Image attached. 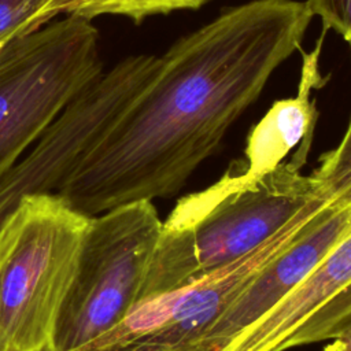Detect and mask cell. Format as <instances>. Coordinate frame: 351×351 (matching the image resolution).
I'll return each mask as SVG.
<instances>
[{
    "instance_id": "cell-1",
    "label": "cell",
    "mask_w": 351,
    "mask_h": 351,
    "mask_svg": "<svg viewBox=\"0 0 351 351\" xmlns=\"http://www.w3.org/2000/svg\"><path fill=\"white\" fill-rule=\"evenodd\" d=\"M311 18L306 1L251 0L178 38L58 193L88 215L176 195L302 49Z\"/></svg>"
},
{
    "instance_id": "cell-2",
    "label": "cell",
    "mask_w": 351,
    "mask_h": 351,
    "mask_svg": "<svg viewBox=\"0 0 351 351\" xmlns=\"http://www.w3.org/2000/svg\"><path fill=\"white\" fill-rule=\"evenodd\" d=\"M306 160L293 154L258 174L237 160L218 181L180 199L162 221L138 298L217 271L266 243L304 210L336 199L313 174L302 173Z\"/></svg>"
},
{
    "instance_id": "cell-3",
    "label": "cell",
    "mask_w": 351,
    "mask_h": 351,
    "mask_svg": "<svg viewBox=\"0 0 351 351\" xmlns=\"http://www.w3.org/2000/svg\"><path fill=\"white\" fill-rule=\"evenodd\" d=\"M89 218L58 192L21 200L0 233V351H53Z\"/></svg>"
},
{
    "instance_id": "cell-4",
    "label": "cell",
    "mask_w": 351,
    "mask_h": 351,
    "mask_svg": "<svg viewBox=\"0 0 351 351\" xmlns=\"http://www.w3.org/2000/svg\"><path fill=\"white\" fill-rule=\"evenodd\" d=\"M99 30L64 15L0 51V178L103 74Z\"/></svg>"
},
{
    "instance_id": "cell-5",
    "label": "cell",
    "mask_w": 351,
    "mask_h": 351,
    "mask_svg": "<svg viewBox=\"0 0 351 351\" xmlns=\"http://www.w3.org/2000/svg\"><path fill=\"white\" fill-rule=\"evenodd\" d=\"M160 228L148 200L90 215L53 351H88L123 319L138 298Z\"/></svg>"
},
{
    "instance_id": "cell-6",
    "label": "cell",
    "mask_w": 351,
    "mask_h": 351,
    "mask_svg": "<svg viewBox=\"0 0 351 351\" xmlns=\"http://www.w3.org/2000/svg\"><path fill=\"white\" fill-rule=\"evenodd\" d=\"M152 70L148 55H130L82 90L0 178V233L30 193L58 192L137 96Z\"/></svg>"
},
{
    "instance_id": "cell-7",
    "label": "cell",
    "mask_w": 351,
    "mask_h": 351,
    "mask_svg": "<svg viewBox=\"0 0 351 351\" xmlns=\"http://www.w3.org/2000/svg\"><path fill=\"white\" fill-rule=\"evenodd\" d=\"M328 203L330 202L304 210L243 258L170 291V303L163 322L133 336H104L88 351H192L254 276L296 241Z\"/></svg>"
},
{
    "instance_id": "cell-8",
    "label": "cell",
    "mask_w": 351,
    "mask_h": 351,
    "mask_svg": "<svg viewBox=\"0 0 351 351\" xmlns=\"http://www.w3.org/2000/svg\"><path fill=\"white\" fill-rule=\"evenodd\" d=\"M350 230L351 191L322 207L306 232L254 276L192 351H223L293 291Z\"/></svg>"
},
{
    "instance_id": "cell-9",
    "label": "cell",
    "mask_w": 351,
    "mask_h": 351,
    "mask_svg": "<svg viewBox=\"0 0 351 351\" xmlns=\"http://www.w3.org/2000/svg\"><path fill=\"white\" fill-rule=\"evenodd\" d=\"M351 284V230L313 271L223 351H285L291 336L326 302Z\"/></svg>"
},
{
    "instance_id": "cell-10",
    "label": "cell",
    "mask_w": 351,
    "mask_h": 351,
    "mask_svg": "<svg viewBox=\"0 0 351 351\" xmlns=\"http://www.w3.org/2000/svg\"><path fill=\"white\" fill-rule=\"evenodd\" d=\"M326 32H321L315 48L303 53V69L298 95L292 99L277 100L265 117L251 129L244 166L250 173H265L280 165L292 148L304 137L314 136L318 112L310 93L321 88L325 81L318 70V59L322 40Z\"/></svg>"
},
{
    "instance_id": "cell-11",
    "label": "cell",
    "mask_w": 351,
    "mask_h": 351,
    "mask_svg": "<svg viewBox=\"0 0 351 351\" xmlns=\"http://www.w3.org/2000/svg\"><path fill=\"white\" fill-rule=\"evenodd\" d=\"M210 0H69L64 15L93 21L103 15H118L140 25L154 15L174 11H196Z\"/></svg>"
},
{
    "instance_id": "cell-12",
    "label": "cell",
    "mask_w": 351,
    "mask_h": 351,
    "mask_svg": "<svg viewBox=\"0 0 351 351\" xmlns=\"http://www.w3.org/2000/svg\"><path fill=\"white\" fill-rule=\"evenodd\" d=\"M69 0H0V51L59 15H64Z\"/></svg>"
},
{
    "instance_id": "cell-13",
    "label": "cell",
    "mask_w": 351,
    "mask_h": 351,
    "mask_svg": "<svg viewBox=\"0 0 351 351\" xmlns=\"http://www.w3.org/2000/svg\"><path fill=\"white\" fill-rule=\"evenodd\" d=\"M351 317V284L319 307L291 336L285 351L322 340H329Z\"/></svg>"
},
{
    "instance_id": "cell-14",
    "label": "cell",
    "mask_w": 351,
    "mask_h": 351,
    "mask_svg": "<svg viewBox=\"0 0 351 351\" xmlns=\"http://www.w3.org/2000/svg\"><path fill=\"white\" fill-rule=\"evenodd\" d=\"M311 174L335 197L351 191V119L337 147L321 155Z\"/></svg>"
},
{
    "instance_id": "cell-15",
    "label": "cell",
    "mask_w": 351,
    "mask_h": 351,
    "mask_svg": "<svg viewBox=\"0 0 351 351\" xmlns=\"http://www.w3.org/2000/svg\"><path fill=\"white\" fill-rule=\"evenodd\" d=\"M313 16L322 22V30H335L351 51V0H306Z\"/></svg>"
},
{
    "instance_id": "cell-16",
    "label": "cell",
    "mask_w": 351,
    "mask_h": 351,
    "mask_svg": "<svg viewBox=\"0 0 351 351\" xmlns=\"http://www.w3.org/2000/svg\"><path fill=\"white\" fill-rule=\"evenodd\" d=\"M322 351H351V317L329 339L328 346Z\"/></svg>"
}]
</instances>
